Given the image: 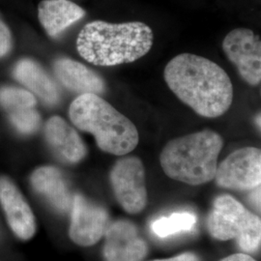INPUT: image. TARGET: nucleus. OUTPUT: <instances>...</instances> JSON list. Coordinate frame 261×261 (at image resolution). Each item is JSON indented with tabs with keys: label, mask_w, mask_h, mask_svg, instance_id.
Returning <instances> with one entry per match:
<instances>
[{
	"label": "nucleus",
	"mask_w": 261,
	"mask_h": 261,
	"mask_svg": "<svg viewBox=\"0 0 261 261\" xmlns=\"http://www.w3.org/2000/svg\"><path fill=\"white\" fill-rule=\"evenodd\" d=\"M164 77L178 99L203 117H219L232 105L230 77L205 57L192 54L175 56L166 66Z\"/></svg>",
	"instance_id": "nucleus-1"
},
{
	"label": "nucleus",
	"mask_w": 261,
	"mask_h": 261,
	"mask_svg": "<svg viewBox=\"0 0 261 261\" xmlns=\"http://www.w3.org/2000/svg\"><path fill=\"white\" fill-rule=\"evenodd\" d=\"M152 29L141 21L87 23L76 40L77 51L94 65H121L146 56L153 46Z\"/></svg>",
	"instance_id": "nucleus-2"
},
{
	"label": "nucleus",
	"mask_w": 261,
	"mask_h": 261,
	"mask_svg": "<svg viewBox=\"0 0 261 261\" xmlns=\"http://www.w3.org/2000/svg\"><path fill=\"white\" fill-rule=\"evenodd\" d=\"M69 115L76 128L93 135L103 152L124 156L139 144L134 123L97 94L80 95L71 103Z\"/></svg>",
	"instance_id": "nucleus-3"
},
{
	"label": "nucleus",
	"mask_w": 261,
	"mask_h": 261,
	"mask_svg": "<svg viewBox=\"0 0 261 261\" xmlns=\"http://www.w3.org/2000/svg\"><path fill=\"white\" fill-rule=\"evenodd\" d=\"M224 146L214 130H203L170 140L160 156L168 177L189 185H201L213 180L218 158Z\"/></svg>",
	"instance_id": "nucleus-4"
},
{
	"label": "nucleus",
	"mask_w": 261,
	"mask_h": 261,
	"mask_svg": "<svg viewBox=\"0 0 261 261\" xmlns=\"http://www.w3.org/2000/svg\"><path fill=\"white\" fill-rule=\"evenodd\" d=\"M207 226L217 240L236 239L243 252H255L260 247V218L231 196L223 195L215 199Z\"/></svg>",
	"instance_id": "nucleus-5"
},
{
	"label": "nucleus",
	"mask_w": 261,
	"mask_h": 261,
	"mask_svg": "<svg viewBox=\"0 0 261 261\" xmlns=\"http://www.w3.org/2000/svg\"><path fill=\"white\" fill-rule=\"evenodd\" d=\"M110 180L115 197L130 214H139L147 205L145 170L137 157L119 159L112 167Z\"/></svg>",
	"instance_id": "nucleus-6"
},
{
	"label": "nucleus",
	"mask_w": 261,
	"mask_h": 261,
	"mask_svg": "<svg viewBox=\"0 0 261 261\" xmlns=\"http://www.w3.org/2000/svg\"><path fill=\"white\" fill-rule=\"evenodd\" d=\"M214 179L218 186L236 191L260 186V149L244 147L234 151L218 166Z\"/></svg>",
	"instance_id": "nucleus-7"
},
{
	"label": "nucleus",
	"mask_w": 261,
	"mask_h": 261,
	"mask_svg": "<svg viewBox=\"0 0 261 261\" xmlns=\"http://www.w3.org/2000/svg\"><path fill=\"white\" fill-rule=\"evenodd\" d=\"M227 58L236 66L245 82L257 85L261 81V42L251 29L236 28L223 42Z\"/></svg>",
	"instance_id": "nucleus-8"
},
{
	"label": "nucleus",
	"mask_w": 261,
	"mask_h": 261,
	"mask_svg": "<svg viewBox=\"0 0 261 261\" xmlns=\"http://www.w3.org/2000/svg\"><path fill=\"white\" fill-rule=\"evenodd\" d=\"M110 224V216L105 207L82 195H74L69 228L73 242L83 247L93 246L105 235Z\"/></svg>",
	"instance_id": "nucleus-9"
},
{
	"label": "nucleus",
	"mask_w": 261,
	"mask_h": 261,
	"mask_svg": "<svg viewBox=\"0 0 261 261\" xmlns=\"http://www.w3.org/2000/svg\"><path fill=\"white\" fill-rule=\"evenodd\" d=\"M105 237L106 261H141L148 253L147 243L130 221L119 220L109 224Z\"/></svg>",
	"instance_id": "nucleus-10"
},
{
	"label": "nucleus",
	"mask_w": 261,
	"mask_h": 261,
	"mask_svg": "<svg viewBox=\"0 0 261 261\" xmlns=\"http://www.w3.org/2000/svg\"><path fill=\"white\" fill-rule=\"evenodd\" d=\"M0 204L13 233L21 240L31 239L36 232V220L24 196L12 180L0 177Z\"/></svg>",
	"instance_id": "nucleus-11"
},
{
	"label": "nucleus",
	"mask_w": 261,
	"mask_h": 261,
	"mask_svg": "<svg viewBox=\"0 0 261 261\" xmlns=\"http://www.w3.org/2000/svg\"><path fill=\"white\" fill-rule=\"evenodd\" d=\"M45 137L48 146L65 163H80L87 154L84 140L76 130L59 116L48 119L45 127Z\"/></svg>",
	"instance_id": "nucleus-12"
},
{
	"label": "nucleus",
	"mask_w": 261,
	"mask_h": 261,
	"mask_svg": "<svg viewBox=\"0 0 261 261\" xmlns=\"http://www.w3.org/2000/svg\"><path fill=\"white\" fill-rule=\"evenodd\" d=\"M31 185L57 212L66 213L71 210L74 196L65 176L58 168H37L31 175Z\"/></svg>",
	"instance_id": "nucleus-13"
},
{
	"label": "nucleus",
	"mask_w": 261,
	"mask_h": 261,
	"mask_svg": "<svg viewBox=\"0 0 261 261\" xmlns=\"http://www.w3.org/2000/svg\"><path fill=\"white\" fill-rule=\"evenodd\" d=\"M55 72L66 88L81 94H101L105 91L103 80L91 69L75 60L61 58L55 63Z\"/></svg>",
	"instance_id": "nucleus-14"
},
{
	"label": "nucleus",
	"mask_w": 261,
	"mask_h": 261,
	"mask_svg": "<svg viewBox=\"0 0 261 261\" xmlns=\"http://www.w3.org/2000/svg\"><path fill=\"white\" fill-rule=\"evenodd\" d=\"M84 16L85 11L69 0H44L38 6L39 20L50 37H57Z\"/></svg>",
	"instance_id": "nucleus-15"
},
{
	"label": "nucleus",
	"mask_w": 261,
	"mask_h": 261,
	"mask_svg": "<svg viewBox=\"0 0 261 261\" xmlns=\"http://www.w3.org/2000/svg\"><path fill=\"white\" fill-rule=\"evenodd\" d=\"M15 77L20 84L49 106L56 105L59 100V90L49 75L32 60L19 61L15 68Z\"/></svg>",
	"instance_id": "nucleus-16"
},
{
	"label": "nucleus",
	"mask_w": 261,
	"mask_h": 261,
	"mask_svg": "<svg viewBox=\"0 0 261 261\" xmlns=\"http://www.w3.org/2000/svg\"><path fill=\"white\" fill-rule=\"evenodd\" d=\"M196 222V215L190 212H177L156 219L151 224V230L159 238H168L193 231Z\"/></svg>",
	"instance_id": "nucleus-17"
},
{
	"label": "nucleus",
	"mask_w": 261,
	"mask_h": 261,
	"mask_svg": "<svg viewBox=\"0 0 261 261\" xmlns=\"http://www.w3.org/2000/svg\"><path fill=\"white\" fill-rule=\"evenodd\" d=\"M0 103L8 112L35 108L36 99L28 90L15 87H3L0 89Z\"/></svg>",
	"instance_id": "nucleus-18"
},
{
	"label": "nucleus",
	"mask_w": 261,
	"mask_h": 261,
	"mask_svg": "<svg viewBox=\"0 0 261 261\" xmlns=\"http://www.w3.org/2000/svg\"><path fill=\"white\" fill-rule=\"evenodd\" d=\"M10 119L14 126L22 134H31L37 130L41 118L34 108L9 112Z\"/></svg>",
	"instance_id": "nucleus-19"
},
{
	"label": "nucleus",
	"mask_w": 261,
	"mask_h": 261,
	"mask_svg": "<svg viewBox=\"0 0 261 261\" xmlns=\"http://www.w3.org/2000/svg\"><path fill=\"white\" fill-rule=\"evenodd\" d=\"M11 47V34L9 29L0 19V56H5Z\"/></svg>",
	"instance_id": "nucleus-20"
},
{
	"label": "nucleus",
	"mask_w": 261,
	"mask_h": 261,
	"mask_svg": "<svg viewBox=\"0 0 261 261\" xmlns=\"http://www.w3.org/2000/svg\"><path fill=\"white\" fill-rule=\"evenodd\" d=\"M151 261H200L195 253L193 252H185L182 254H179L177 256L171 257V258H166V259H156Z\"/></svg>",
	"instance_id": "nucleus-21"
},
{
	"label": "nucleus",
	"mask_w": 261,
	"mask_h": 261,
	"mask_svg": "<svg viewBox=\"0 0 261 261\" xmlns=\"http://www.w3.org/2000/svg\"><path fill=\"white\" fill-rule=\"evenodd\" d=\"M252 193L250 196V200L252 205L254 206L258 211H260V186L252 190Z\"/></svg>",
	"instance_id": "nucleus-22"
},
{
	"label": "nucleus",
	"mask_w": 261,
	"mask_h": 261,
	"mask_svg": "<svg viewBox=\"0 0 261 261\" xmlns=\"http://www.w3.org/2000/svg\"><path fill=\"white\" fill-rule=\"evenodd\" d=\"M221 261H255L251 255L246 253H236L225 257Z\"/></svg>",
	"instance_id": "nucleus-23"
}]
</instances>
